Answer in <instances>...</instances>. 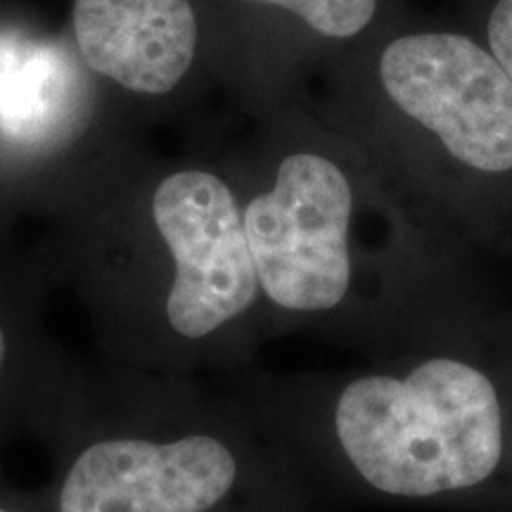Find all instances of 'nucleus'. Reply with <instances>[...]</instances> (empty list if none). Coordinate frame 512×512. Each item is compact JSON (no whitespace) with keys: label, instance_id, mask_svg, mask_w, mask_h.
I'll list each match as a JSON object with an SVG mask.
<instances>
[{"label":"nucleus","instance_id":"obj_10","mask_svg":"<svg viewBox=\"0 0 512 512\" xmlns=\"http://www.w3.org/2000/svg\"><path fill=\"white\" fill-rule=\"evenodd\" d=\"M453 15L484 43L512 81V0H453Z\"/></svg>","mask_w":512,"mask_h":512},{"label":"nucleus","instance_id":"obj_7","mask_svg":"<svg viewBox=\"0 0 512 512\" xmlns=\"http://www.w3.org/2000/svg\"><path fill=\"white\" fill-rule=\"evenodd\" d=\"M394 0H197L216 67L266 112L294 98L299 81L354 46Z\"/></svg>","mask_w":512,"mask_h":512},{"label":"nucleus","instance_id":"obj_6","mask_svg":"<svg viewBox=\"0 0 512 512\" xmlns=\"http://www.w3.org/2000/svg\"><path fill=\"white\" fill-rule=\"evenodd\" d=\"M69 36L0 15V219L60 211L126 145Z\"/></svg>","mask_w":512,"mask_h":512},{"label":"nucleus","instance_id":"obj_2","mask_svg":"<svg viewBox=\"0 0 512 512\" xmlns=\"http://www.w3.org/2000/svg\"><path fill=\"white\" fill-rule=\"evenodd\" d=\"M318 112L396 200L472 223L512 209V81L460 19L394 0L354 46L320 64Z\"/></svg>","mask_w":512,"mask_h":512},{"label":"nucleus","instance_id":"obj_1","mask_svg":"<svg viewBox=\"0 0 512 512\" xmlns=\"http://www.w3.org/2000/svg\"><path fill=\"white\" fill-rule=\"evenodd\" d=\"M57 280L91 306L114 368L242 375L268 318L230 164L124 145L50 219Z\"/></svg>","mask_w":512,"mask_h":512},{"label":"nucleus","instance_id":"obj_3","mask_svg":"<svg viewBox=\"0 0 512 512\" xmlns=\"http://www.w3.org/2000/svg\"><path fill=\"white\" fill-rule=\"evenodd\" d=\"M50 451L48 512H280L266 427L195 380L83 375Z\"/></svg>","mask_w":512,"mask_h":512},{"label":"nucleus","instance_id":"obj_11","mask_svg":"<svg viewBox=\"0 0 512 512\" xmlns=\"http://www.w3.org/2000/svg\"><path fill=\"white\" fill-rule=\"evenodd\" d=\"M0 512H48L41 491H22L10 484L0 467Z\"/></svg>","mask_w":512,"mask_h":512},{"label":"nucleus","instance_id":"obj_9","mask_svg":"<svg viewBox=\"0 0 512 512\" xmlns=\"http://www.w3.org/2000/svg\"><path fill=\"white\" fill-rule=\"evenodd\" d=\"M67 36L102 88L136 100L174 98L207 67L197 0H72Z\"/></svg>","mask_w":512,"mask_h":512},{"label":"nucleus","instance_id":"obj_5","mask_svg":"<svg viewBox=\"0 0 512 512\" xmlns=\"http://www.w3.org/2000/svg\"><path fill=\"white\" fill-rule=\"evenodd\" d=\"M332 432L361 482L396 498L472 489L503 456V415L489 377L456 358L403 375H361L339 389Z\"/></svg>","mask_w":512,"mask_h":512},{"label":"nucleus","instance_id":"obj_8","mask_svg":"<svg viewBox=\"0 0 512 512\" xmlns=\"http://www.w3.org/2000/svg\"><path fill=\"white\" fill-rule=\"evenodd\" d=\"M53 280L46 247H24L0 219V448L17 437L50 444L81 389L83 375L43 328Z\"/></svg>","mask_w":512,"mask_h":512},{"label":"nucleus","instance_id":"obj_4","mask_svg":"<svg viewBox=\"0 0 512 512\" xmlns=\"http://www.w3.org/2000/svg\"><path fill=\"white\" fill-rule=\"evenodd\" d=\"M261 114L259 152L230 169L268 330L280 332L351 304L358 216L387 188L361 150L299 95Z\"/></svg>","mask_w":512,"mask_h":512}]
</instances>
